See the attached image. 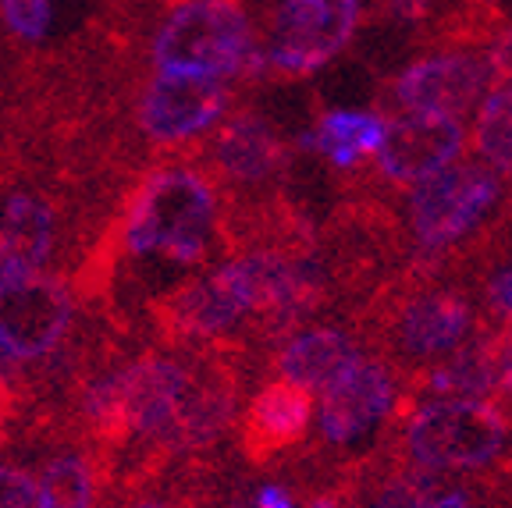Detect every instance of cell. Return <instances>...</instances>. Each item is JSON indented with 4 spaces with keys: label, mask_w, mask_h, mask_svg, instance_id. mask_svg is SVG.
I'll return each instance as SVG.
<instances>
[{
    "label": "cell",
    "mask_w": 512,
    "mask_h": 508,
    "mask_svg": "<svg viewBox=\"0 0 512 508\" xmlns=\"http://www.w3.org/2000/svg\"><path fill=\"white\" fill-rule=\"evenodd\" d=\"M367 352L370 345L356 327V320H349V324H306L288 334L281 345H274L264 363L271 377H285V381L303 384L320 395L349 366L360 363Z\"/></svg>",
    "instance_id": "cell-14"
},
{
    "label": "cell",
    "mask_w": 512,
    "mask_h": 508,
    "mask_svg": "<svg viewBox=\"0 0 512 508\" xmlns=\"http://www.w3.org/2000/svg\"><path fill=\"white\" fill-rule=\"evenodd\" d=\"M466 150L463 118L448 114H388V135L381 150L356 171L345 175L349 189L406 196L420 182L434 178L445 167L459 164Z\"/></svg>",
    "instance_id": "cell-9"
},
{
    "label": "cell",
    "mask_w": 512,
    "mask_h": 508,
    "mask_svg": "<svg viewBox=\"0 0 512 508\" xmlns=\"http://www.w3.org/2000/svg\"><path fill=\"white\" fill-rule=\"evenodd\" d=\"M232 508H249L246 501H232Z\"/></svg>",
    "instance_id": "cell-25"
},
{
    "label": "cell",
    "mask_w": 512,
    "mask_h": 508,
    "mask_svg": "<svg viewBox=\"0 0 512 508\" xmlns=\"http://www.w3.org/2000/svg\"><path fill=\"white\" fill-rule=\"evenodd\" d=\"M242 96L224 79L207 75L153 72L128 100V139L153 150V160L196 153Z\"/></svg>",
    "instance_id": "cell-6"
},
{
    "label": "cell",
    "mask_w": 512,
    "mask_h": 508,
    "mask_svg": "<svg viewBox=\"0 0 512 508\" xmlns=\"http://www.w3.org/2000/svg\"><path fill=\"white\" fill-rule=\"evenodd\" d=\"M381 452L434 477L512 491V409L498 398H427L395 420Z\"/></svg>",
    "instance_id": "cell-3"
},
{
    "label": "cell",
    "mask_w": 512,
    "mask_h": 508,
    "mask_svg": "<svg viewBox=\"0 0 512 508\" xmlns=\"http://www.w3.org/2000/svg\"><path fill=\"white\" fill-rule=\"evenodd\" d=\"M224 508H232V505H224Z\"/></svg>",
    "instance_id": "cell-26"
},
{
    "label": "cell",
    "mask_w": 512,
    "mask_h": 508,
    "mask_svg": "<svg viewBox=\"0 0 512 508\" xmlns=\"http://www.w3.org/2000/svg\"><path fill=\"white\" fill-rule=\"evenodd\" d=\"M192 157L214 175L228 207H256L285 196L296 167V139H285L256 107L239 104Z\"/></svg>",
    "instance_id": "cell-7"
},
{
    "label": "cell",
    "mask_w": 512,
    "mask_h": 508,
    "mask_svg": "<svg viewBox=\"0 0 512 508\" xmlns=\"http://www.w3.org/2000/svg\"><path fill=\"white\" fill-rule=\"evenodd\" d=\"M388 135V114L367 107H324L296 135V150L317 153L338 175H356Z\"/></svg>",
    "instance_id": "cell-15"
},
{
    "label": "cell",
    "mask_w": 512,
    "mask_h": 508,
    "mask_svg": "<svg viewBox=\"0 0 512 508\" xmlns=\"http://www.w3.org/2000/svg\"><path fill=\"white\" fill-rule=\"evenodd\" d=\"M484 267V278H477L473 292L480 299V310H484V320L498 327H512V242L509 253L498 260V256H480L466 274Z\"/></svg>",
    "instance_id": "cell-18"
},
{
    "label": "cell",
    "mask_w": 512,
    "mask_h": 508,
    "mask_svg": "<svg viewBox=\"0 0 512 508\" xmlns=\"http://www.w3.org/2000/svg\"><path fill=\"white\" fill-rule=\"evenodd\" d=\"M498 402L505 409H512V356H509V366H505V377H502V391H498Z\"/></svg>",
    "instance_id": "cell-23"
},
{
    "label": "cell",
    "mask_w": 512,
    "mask_h": 508,
    "mask_svg": "<svg viewBox=\"0 0 512 508\" xmlns=\"http://www.w3.org/2000/svg\"><path fill=\"white\" fill-rule=\"evenodd\" d=\"M463 4H473V8H498V0H463Z\"/></svg>",
    "instance_id": "cell-24"
},
{
    "label": "cell",
    "mask_w": 512,
    "mask_h": 508,
    "mask_svg": "<svg viewBox=\"0 0 512 508\" xmlns=\"http://www.w3.org/2000/svg\"><path fill=\"white\" fill-rule=\"evenodd\" d=\"M82 292L72 274H32V278L0 285V345L15 352L25 366H43L75 345L93 324H82Z\"/></svg>",
    "instance_id": "cell-8"
},
{
    "label": "cell",
    "mask_w": 512,
    "mask_h": 508,
    "mask_svg": "<svg viewBox=\"0 0 512 508\" xmlns=\"http://www.w3.org/2000/svg\"><path fill=\"white\" fill-rule=\"evenodd\" d=\"M381 15L416 36L438 18V0H381Z\"/></svg>",
    "instance_id": "cell-20"
},
{
    "label": "cell",
    "mask_w": 512,
    "mask_h": 508,
    "mask_svg": "<svg viewBox=\"0 0 512 508\" xmlns=\"http://www.w3.org/2000/svg\"><path fill=\"white\" fill-rule=\"evenodd\" d=\"M224 214V189L192 153L153 160L104 235L114 270L157 263L196 278L232 256Z\"/></svg>",
    "instance_id": "cell-1"
},
{
    "label": "cell",
    "mask_w": 512,
    "mask_h": 508,
    "mask_svg": "<svg viewBox=\"0 0 512 508\" xmlns=\"http://www.w3.org/2000/svg\"><path fill=\"white\" fill-rule=\"evenodd\" d=\"M509 356L512 327L484 324L452 356L427 366V370L406 374L402 413H409L416 402H427V398H498Z\"/></svg>",
    "instance_id": "cell-13"
},
{
    "label": "cell",
    "mask_w": 512,
    "mask_h": 508,
    "mask_svg": "<svg viewBox=\"0 0 512 508\" xmlns=\"http://www.w3.org/2000/svg\"><path fill=\"white\" fill-rule=\"evenodd\" d=\"M40 505L36 508H100L111 498L107 462L82 441H54V452L36 473Z\"/></svg>",
    "instance_id": "cell-16"
},
{
    "label": "cell",
    "mask_w": 512,
    "mask_h": 508,
    "mask_svg": "<svg viewBox=\"0 0 512 508\" xmlns=\"http://www.w3.org/2000/svg\"><path fill=\"white\" fill-rule=\"evenodd\" d=\"M260 47L264 29L246 0H182L160 18L150 61L157 72L242 82Z\"/></svg>",
    "instance_id": "cell-5"
},
{
    "label": "cell",
    "mask_w": 512,
    "mask_h": 508,
    "mask_svg": "<svg viewBox=\"0 0 512 508\" xmlns=\"http://www.w3.org/2000/svg\"><path fill=\"white\" fill-rule=\"evenodd\" d=\"M363 22V0H278L264 29L274 79L296 82L328 68Z\"/></svg>",
    "instance_id": "cell-10"
},
{
    "label": "cell",
    "mask_w": 512,
    "mask_h": 508,
    "mask_svg": "<svg viewBox=\"0 0 512 508\" xmlns=\"http://www.w3.org/2000/svg\"><path fill=\"white\" fill-rule=\"evenodd\" d=\"M491 64L480 47L420 50L416 61L381 86L384 111L399 114H448L463 118L491 93Z\"/></svg>",
    "instance_id": "cell-11"
},
{
    "label": "cell",
    "mask_w": 512,
    "mask_h": 508,
    "mask_svg": "<svg viewBox=\"0 0 512 508\" xmlns=\"http://www.w3.org/2000/svg\"><path fill=\"white\" fill-rule=\"evenodd\" d=\"M246 505L249 508H299V498L285 480H267V484L253 487Z\"/></svg>",
    "instance_id": "cell-22"
},
{
    "label": "cell",
    "mask_w": 512,
    "mask_h": 508,
    "mask_svg": "<svg viewBox=\"0 0 512 508\" xmlns=\"http://www.w3.org/2000/svg\"><path fill=\"white\" fill-rule=\"evenodd\" d=\"M424 508H505L488 487H441Z\"/></svg>",
    "instance_id": "cell-21"
},
{
    "label": "cell",
    "mask_w": 512,
    "mask_h": 508,
    "mask_svg": "<svg viewBox=\"0 0 512 508\" xmlns=\"http://www.w3.org/2000/svg\"><path fill=\"white\" fill-rule=\"evenodd\" d=\"M317 427L313 391L285 377H267L249 395L239 416V452L246 466L271 469L288 455H299L310 445Z\"/></svg>",
    "instance_id": "cell-12"
},
{
    "label": "cell",
    "mask_w": 512,
    "mask_h": 508,
    "mask_svg": "<svg viewBox=\"0 0 512 508\" xmlns=\"http://www.w3.org/2000/svg\"><path fill=\"white\" fill-rule=\"evenodd\" d=\"M473 150L512 185V86H495L477 107Z\"/></svg>",
    "instance_id": "cell-17"
},
{
    "label": "cell",
    "mask_w": 512,
    "mask_h": 508,
    "mask_svg": "<svg viewBox=\"0 0 512 508\" xmlns=\"http://www.w3.org/2000/svg\"><path fill=\"white\" fill-rule=\"evenodd\" d=\"M40 505V480L29 469L0 462V508H36Z\"/></svg>",
    "instance_id": "cell-19"
},
{
    "label": "cell",
    "mask_w": 512,
    "mask_h": 508,
    "mask_svg": "<svg viewBox=\"0 0 512 508\" xmlns=\"http://www.w3.org/2000/svg\"><path fill=\"white\" fill-rule=\"evenodd\" d=\"M352 320L370 352L392 359L402 374L441 363L488 324L477 292L459 274H392L352 310Z\"/></svg>",
    "instance_id": "cell-2"
},
{
    "label": "cell",
    "mask_w": 512,
    "mask_h": 508,
    "mask_svg": "<svg viewBox=\"0 0 512 508\" xmlns=\"http://www.w3.org/2000/svg\"><path fill=\"white\" fill-rule=\"evenodd\" d=\"M402 398H406V374L392 359L367 352L360 363L349 366L328 391H320L317 427L306 445L313 448V459L310 455L299 459V480L345 477L367 466V459L399 420Z\"/></svg>",
    "instance_id": "cell-4"
}]
</instances>
